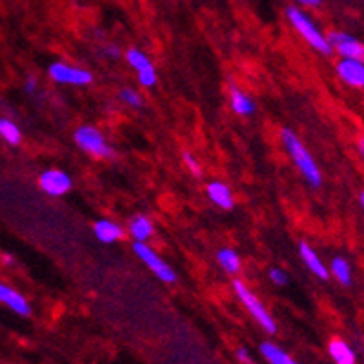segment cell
Instances as JSON below:
<instances>
[{"label":"cell","mask_w":364,"mask_h":364,"mask_svg":"<svg viewBox=\"0 0 364 364\" xmlns=\"http://www.w3.org/2000/svg\"><path fill=\"white\" fill-rule=\"evenodd\" d=\"M235 353H237V359H239L240 363H245V364H253L252 355H250V352H248V350H246V348L240 346Z\"/></svg>","instance_id":"obj_25"},{"label":"cell","mask_w":364,"mask_h":364,"mask_svg":"<svg viewBox=\"0 0 364 364\" xmlns=\"http://www.w3.org/2000/svg\"><path fill=\"white\" fill-rule=\"evenodd\" d=\"M233 291H235L237 297L240 299V302L245 304L246 310L250 311V315L255 318L257 324H259L262 330L268 331L269 336L277 333V323L273 321V317L269 315V311L264 308V304L261 302V299L257 297V295L250 290L245 282L239 281V279H237V281H233Z\"/></svg>","instance_id":"obj_3"},{"label":"cell","mask_w":364,"mask_h":364,"mask_svg":"<svg viewBox=\"0 0 364 364\" xmlns=\"http://www.w3.org/2000/svg\"><path fill=\"white\" fill-rule=\"evenodd\" d=\"M206 195L208 199L215 204L217 208H220V210H232V208L235 206V199H233L232 190H230L228 184H224V182L220 181L208 182Z\"/></svg>","instance_id":"obj_12"},{"label":"cell","mask_w":364,"mask_h":364,"mask_svg":"<svg viewBox=\"0 0 364 364\" xmlns=\"http://www.w3.org/2000/svg\"><path fill=\"white\" fill-rule=\"evenodd\" d=\"M299 6H304V8H317V6L323 4V0H295Z\"/></svg>","instance_id":"obj_27"},{"label":"cell","mask_w":364,"mask_h":364,"mask_svg":"<svg viewBox=\"0 0 364 364\" xmlns=\"http://www.w3.org/2000/svg\"><path fill=\"white\" fill-rule=\"evenodd\" d=\"M126 60L136 73V79L142 87H154L157 84V70L144 51L132 48L126 53Z\"/></svg>","instance_id":"obj_7"},{"label":"cell","mask_w":364,"mask_h":364,"mask_svg":"<svg viewBox=\"0 0 364 364\" xmlns=\"http://www.w3.org/2000/svg\"><path fill=\"white\" fill-rule=\"evenodd\" d=\"M357 151H359L360 157L364 159V136H360L359 141H357Z\"/></svg>","instance_id":"obj_29"},{"label":"cell","mask_w":364,"mask_h":364,"mask_svg":"<svg viewBox=\"0 0 364 364\" xmlns=\"http://www.w3.org/2000/svg\"><path fill=\"white\" fill-rule=\"evenodd\" d=\"M119 97L126 106H129V108H141L142 106V97L139 95V91L133 90V87H124V90H120Z\"/></svg>","instance_id":"obj_22"},{"label":"cell","mask_w":364,"mask_h":364,"mask_svg":"<svg viewBox=\"0 0 364 364\" xmlns=\"http://www.w3.org/2000/svg\"><path fill=\"white\" fill-rule=\"evenodd\" d=\"M359 200H360V206H363V210H364V191H363V193H360Z\"/></svg>","instance_id":"obj_30"},{"label":"cell","mask_w":364,"mask_h":364,"mask_svg":"<svg viewBox=\"0 0 364 364\" xmlns=\"http://www.w3.org/2000/svg\"><path fill=\"white\" fill-rule=\"evenodd\" d=\"M154 223L146 215H135L129 220V235L135 239V242H146L149 237L154 235Z\"/></svg>","instance_id":"obj_17"},{"label":"cell","mask_w":364,"mask_h":364,"mask_svg":"<svg viewBox=\"0 0 364 364\" xmlns=\"http://www.w3.org/2000/svg\"><path fill=\"white\" fill-rule=\"evenodd\" d=\"M328 41H330L331 50L337 51L341 58H355L364 63V44L357 37L344 31H331L328 35Z\"/></svg>","instance_id":"obj_8"},{"label":"cell","mask_w":364,"mask_h":364,"mask_svg":"<svg viewBox=\"0 0 364 364\" xmlns=\"http://www.w3.org/2000/svg\"><path fill=\"white\" fill-rule=\"evenodd\" d=\"M328 353L336 364H357L355 352L343 339H331L328 343Z\"/></svg>","instance_id":"obj_16"},{"label":"cell","mask_w":364,"mask_h":364,"mask_svg":"<svg viewBox=\"0 0 364 364\" xmlns=\"http://www.w3.org/2000/svg\"><path fill=\"white\" fill-rule=\"evenodd\" d=\"M0 141L9 146H18L22 142V132L11 119H0Z\"/></svg>","instance_id":"obj_21"},{"label":"cell","mask_w":364,"mask_h":364,"mask_svg":"<svg viewBox=\"0 0 364 364\" xmlns=\"http://www.w3.org/2000/svg\"><path fill=\"white\" fill-rule=\"evenodd\" d=\"M50 79L57 84L66 86H87L93 82V75L84 68H77L68 63H53L48 68Z\"/></svg>","instance_id":"obj_6"},{"label":"cell","mask_w":364,"mask_h":364,"mask_svg":"<svg viewBox=\"0 0 364 364\" xmlns=\"http://www.w3.org/2000/svg\"><path fill=\"white\" fill-rule=\"evenodd\" d=\"M281 141L284 149L288 151V155H290L291 162H294L295 168L301 171L302 177L306 178L308 184L314 188L321 186V184H323V173L318 170L317 162L311 157V154L308 151L306 146L302 144L301 139L295 135V132H291L290 128L281 129Z\"/></svg>","instance_id":"obj_1"},{"label":"cell","mask_w":364,"mask_h":364,"mask_svg":"<svg viewBox=\"0 0 364 364\" xmlns=\"http://www.w3.org/2000/svg\"><path fill=\"white\" fill-rule=\"evenodd\" d=\"M133 253L139 257V261H142L146 264V268L154 273L159 281L166 282V284H173L177 281V273L171 268L168 262H164L161 259L157 252L154 248H149L146 242H135L133 245Z\"/></svg>","instance_id":"obj_5"},{"label":"cell","mask_w":364,"mask_h":364,"mask_svg":"<svg viewBox=\"0 0 364 364\" xmlns=\"http://www.w3.org/2000/svg\"><path fill=\"white\" fill-rule=\"evenodd\" d=\"M106 53L108 55H112V57H119V48H117V46H108V48H106Z\"/></svg>","instance_id":"obj_28"},{"label":"cell","mask_w":364,"mask_h":364,"mask_svg":"<svg viewBox=\"0 0 364 364\" xmlns=\"http://www.w3.org/2000/svg\"><path fill=\"white\" fill-rule=\"evenodd\" d=\"M217 262H219L220 268L224 269L230 275H237L242 269V261H240V255L232 248H223L217 253Z\"/></svg>","instance_id":"obj_20"},{"label":"cell","mask_w":364,"mask_h":364,"mask_svg":"<svg viewBox=\"0 0 364 364\" xmlns=\"http://www.w3.org/2000/svg\"><path fill=\"white\" fill-rule=\"evenodd\" d=\"M259 350H261V355L264 357L266 363L269 364H299L290 353H286L282 348L277 346V344L262 343Z\"/></svg>","instance_id":"obj_18"},{"label":"cell","mask_w":364,"mask_h":364,"mask_svg":"<svg viewBox=\"0 0 364 364\" xmlns=\"http://www.w3.org/2000/svg\"><path fill=\"white\" fill-rule=\"evenodd\" d=\"M93 233L102 245H115L124 237V230L109 219H99L93 224Z\"/></svg>","instance_id":"obj_14"},{"label":"cell","mask_w":364,"mask_h":364,"mask_svg":"<svg viewBox=\"0 0 364 364\" xmlns=\"http://www.w3.org/2000/svg\"><path fill=\"white\" fill-rule=\"evenodd\" d=\"M337 77L343 80L346 86L363 90L364 87V63L355 58H341L336 66Z\"/></svg>","instance_id":"obj_10"},{"label":"cell","mask_w":364,"mask_h":364,"mask_svg":"<svg viewBox=\"0 0 364 364\" xmlns=\"http://www.w3.org/2000/svg\"><path fill=\"white\" fill-rule=\"evenodd\" d=\"M299 255H301L302 262L306 264V268L314 273L315 277L321 279V281H326L330 277V272H328L326 264L321 261V257L317 255V252L308 242H301L299 245Z\"/></svg>","instance_id":"obj_13"},{"label":"cell","mask_w":364,"mask_h":364,"mask_svg":"<svg viewBox=\"0 0 364 364\" xmlns=\"http://www.w3.org/2000/svg\"><path fill=\"white\" fill-rule=\"evenodd\" d=\"M38 84H37V79L35 77H28V80H26L24 84V91L28 93V95H33L35 91H37Z\"/></svg>","instance_id":"obj_26"},{"label":"cell","mask_w":364,"mask_h":364,"mask_svg":"<svg viewBox=\"0 0 364 364\" xmlns=\"http://www.w3.org/2000/svg\"><path fill=\"white\" fill-rule=\"evenodd\" d=\"M286 17H288V22L294 26L295 31L306 41L310 48H314L315 51L323 55H330L333 51L326 35L317 28L314 18L304 9H301L299 6H291V8L286 9Z\"/></svg>","instance_id":"obj_2"},{"label":"cell","mask_w":364,"mask_h":364,"mask_svg":"<svg viewBox=\"0 0 364 364\" xmlns=\"http://www.w3.org/2000/svg\"><path fill=\"white\" fill-rule=\"evenodd\" d=\"M0 304H4L17 315H22V317L31 315V304H29L28 299L21 291L6 284V282H0Z\"/></svg>","instance_id":"obj_11"},{"label":"cell","mask_w":364,"mask_h":364,"mask_svg":"<svg viewBox=\"0 0 364 364\" xmlns=\"http://www.w3.org/2000/svg\"><path fill=\"white\" fill-rule=\"evenodd\" d=\"M73 141L75 144L79 146L82 151H86L87 155H91V157L108 159L113 155L112 146L108 144L104 133L99 128H95V126L84 124L75 129Z\"/></svg>","instance_id":"obj_4"},{"label":"cell","mask_w":364,"mask_h":364,"mask_svg":"<svg viewBox=\"0 0 364 364\" xmlns=\"http://www.w3.org/2000/svg\"><path fill=\"white\" fill-rule=\"evenodd\" d=\"M38 186L50 197H63L71 190L73 182L71 177L63 170H48L38 177Z\"/></svg>","instance_id":"obj_9"},{"label":"cell","mask_w":364,"mask_h":364,"mask_svg":"<svg viewBox=\"0 0 364 364\" xmlns=\"http://www.w3.org/2000/svg\"><path fill=\"white\" fill-rule=\"evenodd\" d=\"M269 281L277 286H284L288 282V275H286L284 269L281 268H272L269 269Z\"/></svg>","instance_id":"obj_24"},{"label":"cell","mask_w":364,"mask_h":364,"mask_svg":"<svg viewBox=\"0 0 364 364\" xmlns=\"http://www.w3.org/2000/svg\"><path fill=\"white\" fill-rule=\"evenodd\" d=\"M230 104H232V109L240 117H250L255 113V104L253 100L246 95L245 91L237 87L235 84H230Z\"/></svg>","instance_id":"obj_15"},{"label":"cell","mask_w":364,"mask_h":364,"mask_svg":"<svg viewBox=\"0 0 364 364\" xmlns=\"http://www.w3.org/2000/svg\"><path fill=\"white\" fill-rule=\"evenodd\" d=\"M328 272H330L331 277L336 279L339 284L343 286L352 284V266H350V262H348L344 257H333Z\"/></svg>","instance_id":"obj_19"},{"label":"cell","mask_w":364,"mask_h":364,"mask_svg":"<svg viewBox=\"0 0 364 364\" xmlns=\"http://www.w3.org/2000/svg\"><path fill=\"white\" fill-rule=\"evenodd\" d=\"M182 162H184V166H186L188 170H190L191 173L195 175V177H200V175H203V168H200V162L197 161V157H193L190 151H184V155H182Z\"/></svg>","instance_id":"obj_23"}]
</instances>
